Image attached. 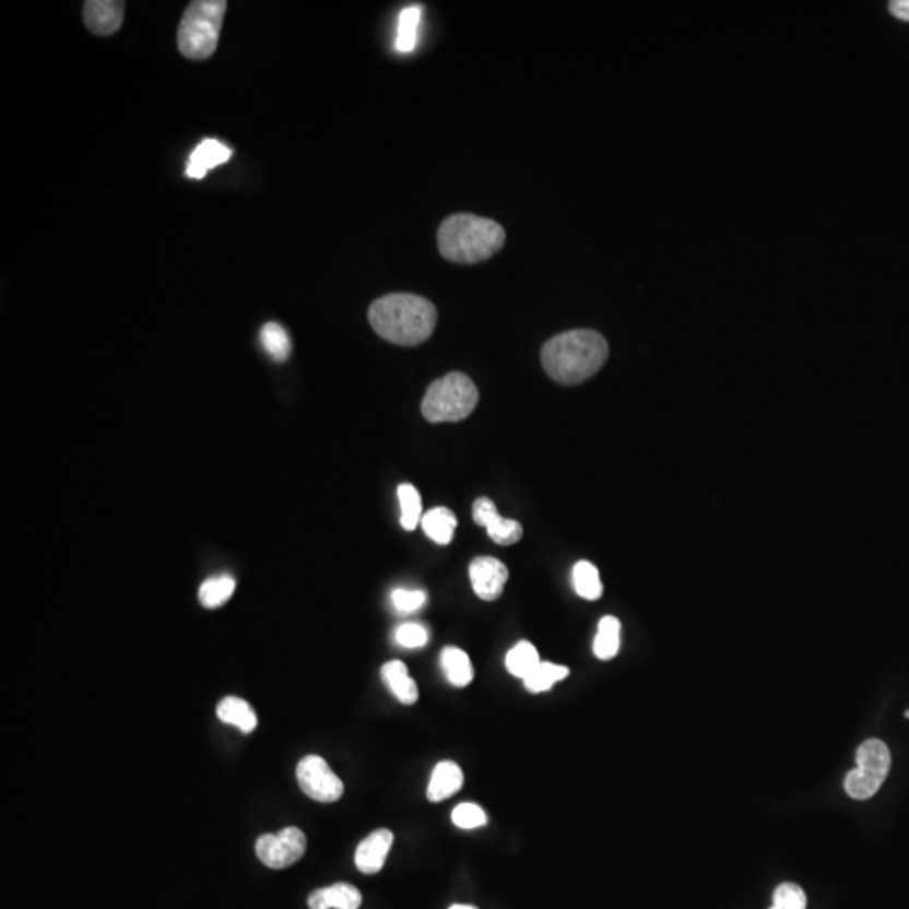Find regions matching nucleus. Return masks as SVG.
<instances>
[{
  "label": "nucleus",
  "instance_id": "nucleus-1",
  "mask_svg": "<svg viewBox=\"0 0 909 909\" xmlns=\"http://www.w3.org/2000/svg\"><path fill=\"white\" fill-rule=\"evenodd\" d=\"M609 342L597 330H568L543 345L541 363L559 385L575 386L597 375L609 359Z\"/></svg>",
  "mask_w": 909,
  "mask_h": 909
},
{
  "label": "nucleus",
  "instance_id": "nucleus-2",
  "mask_svg": "<svg viewBox=\"0 0 909 909\" xmlns=\"http://www.w3.org/2000/svg\"><path fill=\"white\" fill-rule=\"evenodd\" d=\"M437 320V307L415 294H389L369 307V323L378 335L408 347L428 341Z\"/></svg>",
  "mask_w": 909,
  "mask_h": 909
},
{
  "label": "nucleus",
  "instance_id": "nucleus-3",
  "mask_svg": "<svg viewBox=\"0 0 909 909\" xmlns=\"http://www.w3.org/2000/svg\"><path fill=\"white\" fill-rule=\"evenodd\" d=\"M506 232L499 223L475 214H453L440 224L438 248L453 263L472 264L499 253Z\"/></svg>",
  "mask_w": 909,
  "mask_h": 909
},
{
  "label": "nucleus",
  "instance_id": "nucleus-4",
  "mask_svg": "<svg viewBox=\"0 0 909 909\" xmlns=\"http://www.w3.org/2000/svg\"><path fill=\"white\" fill-rule=\"evenodd\" d=\"M226 0H196L184 12L177 31L180 55L192 61L211 58L220 43Z\"/></svg>",
  "mask_w": 909,
  "mask_h": 909
},
{
  "label": "nucleus",
  "instance_id": "nucleus-5",
  "mask_svg": "<svg viewBox=\"0 0 909 909\" xmlns=\"http://www.w3.org/2000/svg\"><path fill=\"white\" fill-rule=\"evenodd\" d=\"M479 403V389L469 376L453 370L429 385L422 413L429 423L462 422Z\"/></svg>",
  "mask_w": 909,
  "mask_h": 909
},
{
  "label": "nucleus",
  "instance_id": "nucleus-6",
  "mask_svg": "<svg viewBox=\"0 0 909 909\" xmlns=\"http://www.w3.org/2000/svg\"><path fill=\"white\" fill-rule=\"evenodd\" d=\"M858 768L849 771L843 781L846 792L854 800H867L876 795L892 770V753L881 740H867L855 755Z\"/></svg>",
  "mask_w": 909,
  "mask_h": 909
},
{
  "label": "nucleus",
  "instance_id": "nucleus-7",
  "mask_svg": "<svg viewBox=\"0 0 909 909\" xmlns=\"http://www.w3.org/2000/svg\"><path fill=\"white\" fill-rule=\"evenodd\" d=\"M257 855L270 870H285L304 858L307 837L297 827H286L279 834H264L257 840Z\"/></svg>",
  "mask_w": 909,
  "mask_h": 909
},
{
  "label": "nucleus",
  "instance_id": "nucleus-8",
  "mask_svg": "<svg viewBox=\"0 0 909 909\" xmlns=\"http://www.w3.org/2000/svg\"><path fill=\"white\" fill-rule=\"evenodd\" d=\"M297 780L302 792L316 802L334 803L344 795V783L322 756H305L298 763Z\"/></svg>",
  "mask_w": 909,
  "mask_h": 909
},
{
  "label": "nucleus",
  "instance_id": "nucleus-9",
  "mask_svg": "<svg viewBox=\"0 0 909 909\" xmlns=\"http://www.w3.org/2000/svg\"><path fill=\"white\" fill-rule=\"evenodd\" d=\"M469 572L473 591L484 602H495L509 581V569L497 557H475L470 563Z\"/></svg>",
  "mask_w": 909,
  "mask_h": 909
},
{
  "label": "nucleus",
  "instance_id": "nucleus-10",
  "mask_svg": "<svg viewBox=\"0 0 909 909\" xmlns=\"http://www.w3.org/2000/svg\"><path fill=\"white\" fill-rule=\"evenodd\" d=\"M472 518L475 524L484 526L491 540L500 546H510L522 540V526L513 519L503 518L495 504L487 497H481L473 503Z\"/></svg>",
  "mask_w": 909,
  "mask_h": 909
},
{
  "label": "nucleus",
  "instance_id": "nucleus-11",
  "mask_svg": "<svg viewBox=\"0 0 909 909\" xmlns=\"http://www.w3.org/2000/svg\"><path fill=\"white\" fill-rule=\"evenodd\" d=\"M126 2L120 0H88L83 5V23L96 36H110L123 23Z\"/></svg>",
  "mask_w": 909,
  "mask_h": 909
},
{
  "label": "nucleus",
  "instance_id": "nucleus-12",
  "mask_svg": "<svg viewBox=\"0 0 909 909\" xmlns=\"http://www.w3.org/2000/svg\"><path fill=\"white\" fill-rule=\"evenodd\" d=\"M394 836L391 830L379 829L369 834L356 849L357 870L367 876L378 874L385 867L386 859L391 851Z\"/></svg>",
  "mask_w": 909,
  "mask_h": 909
},
{
  "label": "nucleus",
  "instance_id": "nucleus-13",
  "mask_svg": "<svg viewBox=\"0 0 909 909\" xmlns=\"http://www.w3.org/2000/svg\"><path fill=\"white\" fill-rule=\"evenodd\" d=\"M363 895L353 884L338 883L317 889L308 896L310 909H359Z\"/></svg>",
  "mask_w": 909,
  "mask_h": 909
},
{
  "label": "nucleus",
  "instance_id": "nucleus-14",
  "mask_svg": "<svg viewBox=\"0 0 909 909\" xmlns=\"http://www.w3.org/2000/svg\"><path fill=\"white\" fill-rule=\"evenodd\" d=\"M229 157H232V149L226 147L224 143L213 139L204 140V142L199 143L191 157H189L186 174L191 179H202L216 165L229 161Z\"/></svg>",
  "mask_w": 909,
  "mask_h": 909
},
{
  "label": "nucleus",
  "instance_id": "nucleus-15",
  "mask_svg": "<svg viewBox=\"0 0 909 909\" xmlns=\"http://www.w3.org/2000/svg\"><path fill=\"white\" fill-rule=\"evenodd\" d=\"M382 681H385L392 696L400 700L401 705L413 706L420 697L418 686L415 678L410 677L406 664L401 660H391L381 669Z\"/></svg>",
  "mask_w": 909,
  "mask_h": 909
},
{
  "label": "nucleus",
  "instance_id": "nucleus-16",
  "mask_svg": "<svg viewBox=\"0 0 909 909\" xmlns=\"http://www.w3.org/2000/svg\"><path fill=\"white\" fill-rule=\"evenodd\" d=\"M462 787V768L453 762H441L433 770L426 795H428L429 802H444V800L453 796L454 793H459Z\"/></svg>",
  "mask_w": 909,
  "mask_h": 909
},
{
  "label": "nucleus",
  "instance_id": "nucleus-17",
  "mask_svg": "<svg viewBox=\"0 0 909 909\" xmlns=\"http://www.w3.org/2000/svg\"><path fill=\"white\" fill-rule=\"evenodd\" d=\"M217 718L226 724L238 728L245 734L257 730L258 719L253 708L239 697H224L217 705Z\"/></svg>",
  "mask_w": 909,
  "mask_h": 909
},
{
  "label": "nucleus",
  "instance_id": "nucleus-18",
  "mask_svg": "<svg viewBox=\"0 0 909 909\" xmlns=\"http://www.w3.org/2000/svg\"><path fill=\"white\" fill-rule=\"evenodd\" d=\"M457 516L447 507H435L428 510L422 518L423 531L429 540L437 544L450 543L453 540L454 528H457Z\"/></svg>",
  "mask_w": 909,
  "mask_h": 909
},
{
  "label": "nucleus",
  "instance_id": "nucleus-19",
  "mask_svg": "<svg viewBox=\"0 0 909 909\" xmlns=\"http://www.w3.org/2000/svg\"><path fill=\"white\" fill-rule=\"evenodd\" d=\"M441 668L450 684L467 687L473 681V665L470 657L459 647H445L441 650Z\"/></svg>",
  "mask_w": 909,
  "mask_h": 909
},
{
  "label": "nucleus",
  "instance_id": "nucleus-20",
  "mask_svg": "<svg viewBox=\"0 0 909 909\" xmlns=\"http://www.w3.org/2000/svg\"><path fill=\"white\" fill-rule=\"evenodd\" d=\"M543 660L540 659V652L528 640L516 644L512 649L507 652L506 668L513 677H519L524 681Z\"/></svg>",
  "mask_w": 909,
  "mask_h": 909
},
{
  "label": "nucleus",
  "instance_id": "nucleus-21",
  "mask_svg": "<svg viewBox=\"0 0 909 909\" xmlns=\"http://www.w3.org/2000/svg\"><path fill=\"white\" fill-rule=\"evenodd\" d=\"M619 619L615 616H603L598 624V634L594 637L593 652L600 660H610L619 650Z\"/></svg>",
  "mask_w": 909,
  "mask_h": 909
},
{
  "label": "nucleus",
  "instance_id": "nucleus-22",
  "mask_svg": "<svg viewBox=\"0 0 909 909\" xmlns=\"http://www.w3.org/2000/svg\"><path fill=\"white\" fill-rule=\"evenodd\" d=\"M422 5H408L398 17L397 49L400 52H411L418 40L420 21H422Z\"/></svg>",
  "mask_w": 909,
  "mask_h": 909
},
{
  "label": "nucleus",
  "instance_id": "nucleus-23",
  "mask_svg": "<svg viewBox=\"0 0 909 909\" xmlns=\"http://www.w3.org/2000/svg\"><path fill=\"white\" fill-rule=\"evenodd\" d=\"M572 587L576 593L590 602L602 598L603 585L597 566L591 565L590 562L576 563L572 568Z\"/></svg>",
  "mask_w": 909,
  "mask_h": 909
},
{
  "label": "nucleus",
  "instance_id": "nucleus-24",
  "mask_svg": "<svg viewBox=\"0 0 909 909\" xmlns=\"http://www.w3.org/2000/svg\"><path fill=\"white\" fill-rule=\"evenodd\" d=\"M260 341L268 356L272 357L273 361L283 363L292 354L291 338H288L286 330L280 323H264L260 332Z\"/></svg>",
  "mask_w": 909,
  "mask_h": 909
},
{
  "label": "nucleus",
  "instance_id": "nucleus-25",
  "mask_svg": "<svg viewBox=\"0 0 909 909\" xmlns=\"http://www.w3.org/2000/svg\"><path fill=\"white\" fill-rule=\"evenodd\" d=\"M236 581L232 576H216L210 578L199 588V602L205 609H217L233 597L235 593Z\"/></svg>",
  "mask_w": 909,
  "mask_h": 909
},
{
  "label": "nucleus",
  "instance_id": "nucleus-26",
  "mask_svg": "<svg viewBox=\"0 0 909 909\" xmlns=\"http://www.w3.org/2000/svg\"><path fill=\"white\" fill-rule=\"evenodd\" d=\"M569 669L565 665L553 664V662H541L528 677L524 678V686L529 693L540 694L553 689L556 682L568 677Z\"/></svg>",
  "mask_w": 909,
  "mask_h": 909
},
{
  "label": "nucleus",
  "instance_id": "nucleus-27",
  "mask_svg": "<svg viewBox=\"0 0 909 909\" xmlns=\"http://www.w3.org/2000/svg\"><path fill=\"white\" fill-rule=\"evenodd\" d=\"M398 499L401 504V526L404 531H415L422 522V497L415 485L403 484L398 487Z\"/></svg>",
  "mask_w": 909,
  "mask_h": 909
},
{
  "label": "nucleus",
  "instance_id": "nucleus-28",
  "mask_svg": "<svg viewBox=\"0 0 909 909\" xmlns=\"http://www.w3.org/2000/svg\"><path fill=\"white\" fill-rule=\"evenodd\" d=\"M770 909H807V895L799 884L783 883L775 889Z\"/></svg>",
  "mask_w": 909,
  "mask_h": 909
},
{
  "label": "nucleus",
  "instance_id": "nucleus-29",
  "mask_svg": "<svg viewBox=\"0 0 909 909\" xmlns=\"http://www.w3.org/2000/svg\"><path fill=\"white\" fill-rule=\"evenodd\" d=\"M451 822H453L459 829L472 830L484 827L487 824V815L484 808L475 803H460L459 807L451 812Z\"/></svg>",
  "mask_w": 909,
  "mask_h": 909
},
{
  "label": "nucleus",
  "instance_id": "nucleus-30",
  "mask_svg": "<svg viewBox=\"0 0 909 909\" xmlns=\"http://www.w3.org/2000/svg\"><path fill=\"white\" fill-rule=\"evenodd\" d=\"M391 602L398 612L413 613L425 605L426 593L420 590H403V588H398V590L392 591Z\"/></svg>",
  "mask_w": 909,
  "mask_h": 909
},
{
  "label": "nucleus",
  "instance_id": "nucleus-31",
  "mask_svg": "<svg viewBox=\"0 0 909 909\" xmlns=\"http://www.w3.org/2000/svg\"><path fill=\"white\" fill-rule=\"evenodd\" d=\"M394 637H397V642L401 647L420 649V647L426 646V642H428V630L418 624H404L398 628Z\"/></svg>",
  "mask_w": 909,
  "mask_h": 909
},
{
  "label": "nucleus",
  "instance_id": "nucleus-32",
  "mask_svg": "<svg viewBox=\"0 0 909 909\" xmlns=\"http://www.w3.org/2000/svg\"><path fill=\"white\" fill-rule=\"evenodd\" d=\"M889 12L899 21L909 23V0H893L889 2Z\"/></svg>",
  "mask_w": 909,
  "mask_h": 909
},
{
  "label": "nucleus",
  "instance_id": "nucleus-33",
  "mask_svg": "<svg viewBox=\"0 0 909 909\" xmlns=\"http://www.w3.org/2000/svg\"><path fill=\"white\" fill-rule=\"evenodd\" d=\"M450 909H479V908H475V906H470V905H453V906H450Z\"/></svg>",
  "mask_w": 909,
  "mask_h": 909
}]
</instances>
